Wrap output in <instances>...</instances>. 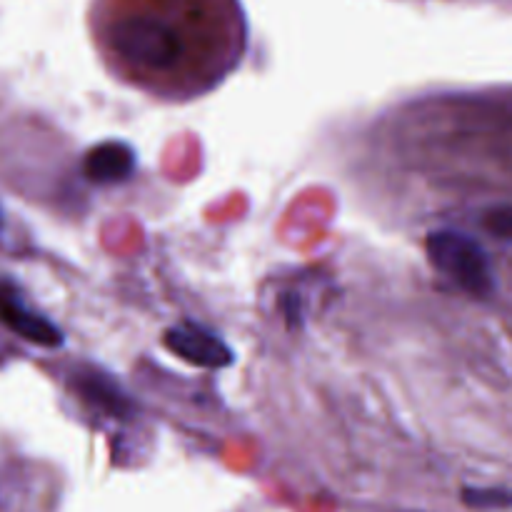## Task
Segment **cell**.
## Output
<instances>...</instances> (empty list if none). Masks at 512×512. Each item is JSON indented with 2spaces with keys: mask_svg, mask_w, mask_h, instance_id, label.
Listing matches in <instances>:
<instances>
[{
  "mask_svg": "<svg viewBox=\"0 0 512 512\" xmlns=\"http://www.w3.org/2000/svg\"><path fill=\"white\" fill-rule=\"evenodd\" d=\"M70 385L80 395V400L98 413L110 415V418H128L133 413V403L125 390L108 373L93 368V365L75 368V373L70 375Z\"/></svg>",
  "mask_w": 512,
  "mask_h": 512,
  "instance_id": "277c9868",
  "label": "cell"
},
{
  "mask_svg": "<svg viewBox=\"0 0 512 512\" xmlns=\"http://www.w3.org/2000/svg\"><path fill=\"white\" fill-rule=\"evenodd\" d=\"M425 248L435 270L453 280L465 293L475 298H490L495 293L493 265L478 240L460 230H435L428 235Z\"/></svg>",
  "mask_w": 512,
  "mask_h": 512,
  "instance_id": "6da1fadb",
  "label": "cell"
},
{
  "mask_svg": "<svg viewBox=\"0 0 512 512\" xmlns=\"http://www.w3.org/2000/svg\"><path fill=\"white\" fill-rule=\"evenodd\" d=\"M0 323L28 343L40 345V348H60L63 345V330L50 323L45 315L30 310L8 285H0Z\"/></svg>",
  "mask_w": 512,
  "mask_h": 512,
  "instance_id": "3957f363",
  "label": "cell"
},
{
  "mask_svg": "<svg viewBox=\"0 0 512 512\" xmlns=\"http://www.w3.org/2000/svg\"><path fill=\"white\" fill-rule=\"evenodd\" d=\"M485 228L503 240H512V208H495L485 215Z\"/></svg>",
  "mask_w": 512,
  "mask_h": 512,
  "instance_id": "8992f818",
  "label": "cell"
},
{
  "mask_svg": "<svg viewBox=\"0 0 512 512\" xmlns=\"http://www.w3.org/2000/svg\"><path fill=\"white\" fill-rule=\"evenodd\" d=\"M135 170V153L123 140H105L88 150L83 158V175L90 183L110 185L123 183L133 175Z\"/></svg>",
  "mask_w": 512,
  "mask_h": 512,
  "instance_id": "5b68a950",
  "label": "cell"
},
{
  "mask_svg": "<svg viewBox=\"0 0 512 512\" xmlns=\"http://www.w3.org/2000/svg\"><path fill=\"white\" fill-rule=\"evenodd\" d=\"M165 345L185 363L198 368H228L233 363V350L213 333L198 323H180L165 333Z\"/></svg>",
  "mask_w": 512,
  "mask_h": 512,
  "instance_id": "7a4b0ae2",
  "label": "cell"
}]
</instances>
